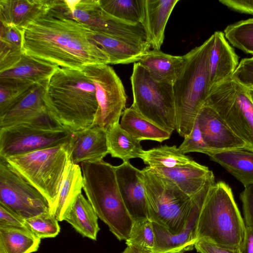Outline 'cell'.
<instances>
[{
  "label": "cell",
  "mask_w": 253,
  "mask_h": 253,
  "mask_svg": "<svg viewBox=\"0 0 253 253\" xmlns=\"http://www.w3.org/2000/svg\"><path fill=\"white\" fill-rule=\"evenodd\" d=\"M52 0H0V22L22 30L50 6Z\"/></svg>",
  "instance_id": "23"
},
{
  "label": "cell",
  "mask_w": 253,
  "mask_h": 253,
  "mask_svg": "<svg viewBox=\"0 0 253 253\" xmlns=\"http://www.w3.org/2000/svg\"><path fill=\"white\" fill-rule=\"evenodd\" d=\"M23 30L14 26L0 24V42L23 49Z\"/></svg>",
  "instance_id": "40"
},
{
  "label": "cell",
  "mask_w": 253,
  "mask_h": 253,
  "mask_svg": "<svg viewBox=\"0 0 253 253\" xmlns=\"http://www.w3.org/2000/svg\"><path fill=\"white\" fill-rule=\"evenodd\" d=\"M59 67L24 53L13 66L0 72V80L32 85L48 80Z\"/></svg>",
  "instance_id": "24"
},
{
  "label": "cell",
  "mask_w": 253,
  "mask_h": 253,
  "mask_svg": "<svg viewBox=\"0 0 253 253\" xmlns=\"http://www.w3.org/2000/svg\"><path fill=\"white\" fill-rule=\"evenodd\" d=\"M101 8L111 16L131 24H142L144 0H99Z\"/></svg>",
  "instance_id": "32"
},
{
  "label": "cell",
  "mask_w": 253,
  "mask_h": 253,
  "mask_svg": "<svg viewBox=\"0 0 253 253\" xmlns=\"http://www.w3.org/2000/svg\"><path fill=\"white\" fill-rule=\"evenodd\" d=\"M41 240L26 229L0 227V246L5 253L37 252Z\"/></svg>",
  "instance_id": "31"
},
{
  "label": "cell",
  "mask_w": 253,
  "mask_h": 253,
  "mask_svg": "<svg viewBox=\"0 0 253 253\" xmlns=\"http://www.w3.org/2000/svg\"><path fill=\"white\" fill-rule=\"evenodd\" d=\"M47 81L31 86L0 114V128L32 123L49 117L43 99Z\"/></svg>",
  "instance_id": "16"
},
{
  "label": "cell",
  "mask_w": 253,
  "mask_h": 253,
  "mask_svg": "<svg viewBox=\"0 0 253 253\" xmlns=\"http://www.w3.org/2000/svg\"><path fill=\"white\" fill-rule=\"evenodd\" d=\"M26 229L41 239L54 238L60 232L58 220L50 212L25 219Z\"/></svg>",
  "instance_id": "36"
},
{
  "label": "cell",
  "mask_w": 253,
  "mask_h": 253,
  "mask_svg": "<svg viewBox=\"0 0 253 253\" xmlns=\"http://www.w3.org/2000/svg\"><path fill=\"white\" fill-rule=\"evenodd\" d=\"M93 82L98 104L94 125L107 131L119 123L127 96L122 82L108 64H92L81 69Z\"/></svg>",
  "instance_id": "11"
},
{
  "label": "cell",
  "mask_w": 253,
  "mask_h": 253,
  "mask_svg": "<svg viewBox=\"0 0 253 253\" xmlns=\"http://www.w3.org/2000/svg\"><path fill=\"white\" fill-rule=\"evenodd\" d=\"M153 169L169 179L190 197L199 192L210 179L214 177L212 171L207 167L194 160L174 168Z\"/></svg>",
  "instance_id": "22"
},
{
  "label": "cell",
  "mask_w": 253,
  "mask_h": 253,
  "mask_svg": "<svg viewBox=\"0 0 253 253\" xmlns=\"http://www.w3.org/2000/svg\"><path fill=\"white\" fill-rule=\"evenodd\" d=\"M184 138L178 149L184 154L190 152H199L209 156L213 152L204 141L196 120L190 133Z\"/></svg>",
  "instance_id": "38"
},
{
  "label": "cell",
  "mask_w": 253,
  "mask_h": 253,
  "mask_svg": "<svg viewBox=\"0 0 253 253\" xmlns=\"http://www.w3.org/2000/svg\"><path fill=\"white\" fill-rule=\"evenodd\" d=\"M73 133L50 118L0 128V157L6 158L70 143Z\"/></svg>",
  "instance_id": "10"
},
{
  "label": "cell",
  "mask_w": 253,
  "mask_h": 253,
  "mask_svg": "<svg viewBox=\"0 0 253 253\" xmlns=\"http://www.w3.org/2000/svg\"><path fill=\"white\" fill-rule=\"evenodd\" d=\"M83 189L98 217L119 240L129 237L133 223L123 202L115 167L102 160L81 163Z\"/></svg>",
  "instance_id": "3"
},
{
  "label": "cell",
  "mask_w": 253,
  "mask_h": 253,
  "mask_svg": "<svg viewBox=\"0 0 253 253\" xmlns=\"http://www.w3.org/2000/svg\"><path fill=\"white\" fill-rule=\"evenodd\" d=\"M214 178L191 197L192 205L188 222L178 234H172L162 226L152 222L155 234V245L151 253H185L192 250L197 241V224L199 213Z\"/></svg>",
  "instance_id": "14"
},
{
  "label": "cell",
  "mask_w": 253,
  "mask_h": 253,
  "mask_svg": "<svg viewBox=\"0 0 253 253\" xmlns=\"http://www.w3.org/2000/svg\"><path fill=\"white\" fill-rule=\"evenodd\" d=\"M109 154L112 157L129 161L133 158H141L144 150L140 141L126 131L119 123L107 130Z\"/></svg>",
  "instance_id": "30"
},
{
  "label": "cell",
  "mask_w": 253,
  "mask_h": 253,
  "mask_svg": "<svg viewBox=\"0 0 253 253\" xmlns=\"http://www.w3.org/2000/svg\"><path fill=\"white\" fill-rule=\"evenodd\" d=\"M120 125L126 131L140 141L149 140L162 142L169 139L172 134L144 118L132 106L123 111Z\"/></svg>",
  "instance_id": "28"
},
{
  "label": "cell",
  "mask_w": 253,
  "mask_h": 253,
  "mask_svg": "<svg viewBox=\"0 0 253 253\" xmlns=\"http://www.w3.org/2000/svg\"><path fill=\"white\" fill-rule=\"evenodd\" d=\"M240 253H253V228L246 226L243 243L240 248Z\"/></svg>",
  "instance_id": "45"
},
{
  "label": "cell",
  "mask_w": 253,
  "mask_h": 253,
  "mask_svg": "<svg viewBox=\"0 0 253 253\" xmlns=\"http://www.w3.org/2000/svg\"><path fill=\"white\" fill-rule=\"evenodd\" d=\"M213 35L209 55L210 89L232 77L239 64V56L226 40L224 33L216 31Z\"/></svg>",
  "instance_id": "20"
},
{
  "label": "cell",
  "mask_w": 253,
  "mask_h": 253,
  "mask_svg": "<svg viewBox=\"0 0 253 253\" xmlns=\"http://www.w3.org/2000/svg\"><path fill=\"white\" fill-rule=\"evenodd\" d=\"M151 168H171L189 163V157L182 153L176 145H162L144 150L141 158Z\"/></svg>",
  "instance_id": "33"
},
{
  "label": "cell",
  "mask_w": 253,
  "mask_h": 253,
  "mask_svg": "<svg viewBox=\"0 0 253 253\" xmlns=\"http://www.w3.org/2000/svg\"><path fill=\"white\" fill-rule=\"evenodd\" d=\"M32 85L0 80V114L6 111Z\"/></svg>",
  "instance_id": "37"
},
{
  "label": "cell",
  "mask_w": 253,
  "mask_h": 253,
  "mask_svg": "<svg viewBox=\"0 0 253 253\" xmlns=\"http://www.w3.org/2000/svg\"><path fill=\"white\" fill-rule=\"evenodd\" d=\"M115 173L120 194L132 220L148 218L142 170L128 161L115 167Z\"/></svg>",
  "instance_id": "15"
},
{
  "label": "cell",
  "mask_w": 253,
  "mask_h": 253,
  "mask_svg": "<svg viewBox=\"0 0 253 253\" xmlns=\"http://www.w3.org/2000/svg\"><path fill=\"white\" fill-rule=\"evenodd\" d=\"M246 230L231 188L219 181L211 187L200 211L197 239L223 248L240 250Z\"/></svg>",
  "instance_id": "5"
},
{
  "label": "cell",
  "mask_w": 253,
  "mask_h": 253,
  "mask_svg": "<svg viewBox=\"0 0 253 253\" xmlns=\"http://www.w3.org/2000/svg\"><path fill=\"white\" fill-rule=\"evenodd\" d=\"M126 243L127 246H133L146 253H151L155 245L152 221L149 218L133 221L129 237Z\"/></svg>",
  "instance_id": "35"
},
{
  "label": "cell",
  "mask_w": 253,
  "mask_h": 253,
  "mask_svg": "<svg viewBox=\"0 0 253 253\" xmlns=\"http://www.w3.org/2000/svg\"><path fill=\"white\" fill-rule=\"evenodd\" d=\"M148 207V217L172 234L185 227L192 205L191 197L173 182L147 166L142 169Z\"/></svg>",
  "instance_id": "7"
},
{
  "label": "cell",
  "mask_w": 253,
  "mask_h": 253,
  "mask_svg": "<svg viewBox=\"0 0 253 253\" xmlns=\"http://www.w3.org/2000/svg\"><path fill=\"white\" fill-rule=\"evenodd\" d=\"M109 154L107 132L93 126L73 133L70 159L75 164L103 160Z\"/></svg>",
  "instance_id": "18"
},
{
  "label": "cell",
  "mask_w": 253,
  "mask_h": 253,
  "mask_svg": "<svg viewBox=\"0 0 253 253\" xmlns=\"http://www.w3.org/2000/svg\"><path fill=\"white\" fill-rule=\"evenodd\" d=\"M204 104L212 107L245 142L244 149L253 151V103L247 87L231 77L212 87Z\"/></svg>",
  "instance_id": "9"
},
{
  "label": "cell",
  "mask_w": 253,
  "mask_h": 253,
  "mask_svg": "<svg viewBox=\"0 0 253 253\" xmlns=\"http://www.w3.org/2000/svg\"><path fill=\"white\" fill-rule=\"evenodd\" d=\"M0 253H5L3 249L0 246Z\"/></svg>",
  "instance_id": "48"
},
{
  "label": "cell",
  "mask_w": 253,
  "mask_h": 253,
  "mask_svg": "<svg viewBox=\"0 0 253 253\" xmlns=\"http://www.w3.org/2000/svg\"><path fill=\"white\" fill-rule=\"evenodd\" d=\"M195 248L200 253H240L239 249H227L204 240H198Z\"/></svg>",
  "instance_id": "43"
},
{
  "label": "cell",
  "mask_w": 253,
  "mask_h": 253,
  "mask_svg": "<svg viewBox=\"0 0 253 253\" xmlns=\"http://www.w3.org/2000/svg\"><path fill=\"white\" fill-rule=\"evenodd\" d=\"M73 18L90 30L135 42H148L142 24L131 25L108 14L99 0H66Z\"/></svg>",
  "instance_id": "13"
},
{
  "label": "cell",
  "mask_w": 253,
  "mask_h": 253,
  "mask_svg": "<svg viewBox=\"0 0 253 253\" xmlns=\"http://www.w3.org/2000/svg\"><path fill=\"white\" fill-rule=\"evenodd\" d=\"M70 142L4 159L46 199L51 213L70 160Z\"/></svg>",
  "instance_id": "6"
},
{
  "label": "cell",
  "mask_w": 253,
  "mask_h": 253,
  "mask_svg": "<svg viewBox=\"0 0 253 253\" xmlns=\"http://www.w3.org/2000/svg\"><path fill=\"white\" fill-rule=\"evenodd\" d=\"M122 253H146L133 246H128L124 250Z\"/></svg>",
  "instance_id": "46"
},
{
  "label": "cell",
  "mask_w": 253,
  "mask_h": 253,
  "mask_svg": "<svg viewBox=\"0 0 253 253\" xmlns=\"http://www.w3.org/2000/svg\"><path fill=\"white\" fill-rule=\"evenodd\" d=\"M248 88V93L253 103V87H249Z\"/></svg>",
  "instance_id": "47"
},
{
  "label": "cell",
  "mask_w": 253,
  "mask_h": 253,
  "mask_svg": "<svg viewBox=\"0 0 253 253\" xmlns=\"http://www.w3.org/2000/svg\"><path fill=\"white\" fill-rule=\"evenodd\" d=\"M131 106L142 116L172 133L175 129V105L172 85L154 80L139 62L130 77Z\"/></svg>",
  "instance_id": "8"
},
{
  "label": "cell",
  "mask_w": 253,
  "mask_h": 253,
  "mask_svg": "<svg viewBox=\"0 0 253 253\" xmlns=\"http://www.w3.org/2000/svg\"><path fill=\"white\" fill-rule=\"evenodd\" d=\"M232 77L247 87H253V57L242 59Z\"/></svg>",
  "instance_id": "39"
},
{
  "label": "cell",
  "mask_w": 253,
  "mask_h": 253,
  "mask_svg": "<svg viewBox=\"0 0 253 253\" xmlns=\"http://www.w3.org/2000/svg\"><path fill=\"white\" fill-rule=\"evenodd\" d=\"M233 175L244 186L253 184V151L237 149L216 151L209 156Z\"/></svg>",
  "instance_id": "27"
},
{
  "label": "cell",
  "mask_w": 253,
  "mask_h": 253,
  "mask_svg": "<svg viewBox=\"0 0 253 253\" xmlns=\"http://www.w3.org/2000/svg\"><path fill=\"white\" fill-rule=\"evenodd\" d=\"M213 34L184 55L183 70L172 85L175 105V130L185 137L191 132L210 89L209 55Z\"/></svg>",
  "instance_id": "4"
},
{
  "label": "cell",
  "mask_w": 253,
  "mask_h": 253,
  "mask_svg": "<svg viewBox=\"0 0 253 253\" xmlns=\"http://www.w3.org/2000/svg\"><path fill=\"white\" fill-rule=\"evenodd\" d=\"M138 62L155 81L173 85L183 70L185 57L153 49L146 52Z\"/></svg>",
  "instance_id": "25"
},
{
  "label": "cell",
  "mask_w": 253,
  "mask_h": 253,
  "mask_svg": "<svg viewBox=\"0 0 253 253\" xmlns=\"http://www.w3.org/2000/svg\"><path fill=\"white\" fill-rule=\"evenodd\" d=\"M98 218L91 204L81 193L69 207L63 220L69 223L83 237L96 241L100 230Z\"/></svg>",
  "instance_id": "26"
},
{
  "label": "cell",
  "mask_w": 253,
  "mask_h": 253,
  "mask_svg": "<svg viewBox=\"0 0 253 253\" xmlns=\"http://www.w3.org/2000/svg\"><path fill=\"white\" fill-rule=\"evenodd\" d=\"M89 38L107 55L111 64L138 62L151 47L148 42L129 41L98 32L89 29Z\"/></svg>",
  "instance_id": "19"
},
{
  "label": "cell",
  "mask_w": 253,
  "mask_h": 253,
  "mask_svg": "<svg viewBox=\"0 0 253 253\" xmlns=\"http://www.w3.org/2000/svg\"><path fill=\"white\" fill-rule=\"evenodd\" d=\"M219 1L232 10L253 15V0H220Z\"/></svg>",
  "instance_id": "44"
},
{
  "label": "cell",
  "mask_w": 253,
  "mask_h": 253,
  "mask_svg": "<svg viewBox=\"0 0 253 253\" xmlns=\"http://www.w3.org/2000/svg\"><path fill=\"white\" fill-rule=\"evenodd\" d=\"M0 204L24 219L50 212L46 199L0 157Z\"/></svg>",
  "instance_id": "12"
},
{
  "label": "cell",
  "mask_w": 253,
  "mask_h": 253,
  "mask_svg": "<svg viewBox=\"0 0 253 253\" xmlns=\"http://www.w3.org/2000/svg\"><path fill=\"white\" fill-rule=\"evenodd\" d=\"M83 177L81 167L69 160L59 192L51 213L58 221L63 217L75 198L82 193Z\"/></svg>",
  "instance_id": "29"
},
{
  "label": "cell",
  "mask_w": 253,
  "mask_h": 253,
  "mask_svg": "<svg viewBox=\"0 0 253 253\" xmlns=\"http://www.w3.org/2000/svg\"><path fill=\"white\" fill-rule=\"evenodd\" d=\"M246 226L253 228V184L245 187L240 195Z\"/></svg>",
  "instance_id": "41"
},
{
  "label": "cell",
  "mask_w": 253,
  "mask_h": 253,
  "mask_svg": "<svg viewBox=\"0 0 253 253\" xmlns=\"http://www.w3.org/2000/svg\"><path fill=\"white\" fill-rule=\"evenodd\" d=\"M43 99L50 118L71 132L94 126L95 88L82 69L59 67L47 81Z\"/></svg>",
  "instance_id": "2"
},
{
  "label": "cell",
  "mask_w": 253,
  "mask_h": 253,
  "mask_svg": "<svg viewBox=\"0 0 253 253\" xmlns=\"http://www.w3.org/2000/svg\"><path fill=\"white\" fill-rule=\"evenodd\" d=\"M196 120L204 141L213 152L245 148V142L210 105L204 104L202 106Z\"/></svg>",
  "instance_id": "17"
},
{
  "label": "cell",
  "mask_w": 253,
  "mask_h": 253,
  "mask_svg": "<svg viewBox=\"0 0 253 253\" xmlns=\"http://www.w3.org/2000/svg\"><path fill=\"white\" fill-rule=\"evenodd\" d=\"M0 227L26 229L25 219L0 204Z\"/></svg>",
  "instance_id": "42"
},
{
  "label": "cell",
  "mask_w": 253,
  "mask_h": 253,
  "mask_svg": "<svg viewBox=\"0 0 253 253\" xmlns=\"http://www.w3.org/2000/svg\"><path fill=\"white\" fill-rule=\"evenodd\" d=\"M224 34L233 46L253 55V18L228 25Z\"/></svg>",
  "instance_id": "34"
},
{
  "label": "cell",
  "mask_w": 253,
  "mask_h": 253,
  "mask_svg": "<svg viewBox=\"0 0 253 253\" xmlns=\"http://www.w3.org/2000/svg\"><path fill=\"white\" fill-rule=\"evenodd\" d=\"M88 30L73 18L66 0H52L23 30V52L62 68L110 64L107 55L89 38Z\"/></svg>",
  "instance_id": "1"
},
{
  "label": "cell",
  "mask_w": 253,
  "mask_h": 253,
  "mask_svg": "<svg viewBox=\"0 0 253 253\" xmlns=\"http://www.w3.org/2000/svg\"><path fill=\"white\" fill-rule=\"evenodd\" d=\"M179 0H144V17L142 25L147 42L153 49L160 50L165 30L173 9Z\"/></svg>",
  "instance_id": "21"
}]
</instances>
